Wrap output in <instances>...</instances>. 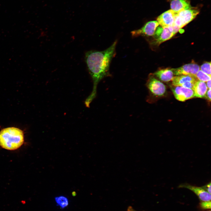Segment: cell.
I'll use <instances>...</instances> for the list:
<instances>
[{
    "instance_id": "8fae6325",
    "label": "cell",
    "mask_w": 211,
    "mask_h": 211,
    "mask_svg": "<svg viewBox=\"0 0 211 211\" xmlns=\"http://www.w3.org/2000/svg\"><path fill=\"white\" fill-rule=\"evenodd\" d=\"M178 187L186 188L191 190L202 201H209L211 200V194L204 189L201 187L196 186L185 183L181 184Z\"/></svg>"
},
{
    "instance_id": "277c9868",
    "label": "cell",
    "mask_w": 211,
    "mask_h": 211,
    "mask_svg": "<svg viewBox=\"0 0 211 211\" xmlns=\"http://www.w3.org/2000/svg\"><path fill=\"white\" fill-rule=\"evenodd\" d=\"M178 31L173 27L158 26L153 35V43L159 45L171 38Z\"/></svg>"
},
{
    "instance_id": "ac0fdd59",
    "label": "cell",
    "mask_w": 211,
    "mask_h": 211,
    "mask_svg": "<svg viewBox=\"0 0 211 211\" xmlns=\"http://www.w3.org/2000/svg\"><path fill=\"white\" fill-rule=\"evenodd\" d=\"M200 206L201 208L204 209H210L211 201H202L200 203Z\"/></svg>"
},
{
    "instance_id": "5b68a950",
    "label": "cell",
    "mask_w": 211,
    "mask_h": 211,
    "mask_svg": "<svg viewBox=\"0 0 211 211\" xmlns=\"http://www.w3.org/2000/svg\"><path fill=\"white\" fill-rule=\"evenodd\" d=\"M146 86L150 92L155 96H163L166 92L165 85L151 75L149 77Z\"/></svg>"
},
{
    "instance_id": "7402d4cb",
    "label": "cell",
    "mask_w": 211,
    "mask_h": 211,
    "mask_svg": "<svg viewBox=\"0 0 211 211\" xmlns=\"http://www.w3.org/2000/svg\"><path fill=\"white\" fill-rule=\"evenodd\" d=\"M127 211H136L134 210L131 206H129L127 209Z\"/></svg>"
},
{
    "instance_id": "5bb4252c",
    "label": "cell",
    "mask_w": 211,
    "mask_h": 211,
    "mask_svg": "<svg viewBox=\"0 0 211 211\" xmlns=\"http://www.w3.org/2000/svg\"><path fill=\"white\" fill-rule=\"evenodd\" d=\"M154 74L161 81L166 82L172 81L174 77L172 71L169 69L160 70L156 72Z\"/></svg>"
},
{
    "instance_id": "44dd1931",
    "label": "cell",
    "mask_w": 211,
    "mask_h": 211,
    "mask_svg": "<svg viewBox=\"0 0 211 211\" xmlns=\"http://www.w3.org/2000/svg\"><path fill=\"white\" fill-rule=\"evenodd\" d=\"M206 85L208 89H211V80L206 82Z\"/></svg>"
},
{
    "instance_id": "ba28073f",
    "label": "cell",
    "mask_w": 211,
    "mask_h": 211,
    "mask_svg": "<svg viewBox=\"0 0 211 211\" xmlns=\"http://www.w3.org/2000/svg\"><path fill=\"white\" fill-rule=\"evenodd\" d=\"M171 89L175 98L179 101H185L195 97L194 91L191 89L175 86Z\"/></svg>"
},
{
    "instance_id": "9a60e30c",
    "label": "cell",
    "mask_w": 211,
    "mask_h": 211,
    "mask_svg": "<svg viewBox=\"0 0 211 211\" xmlns=\"http://www.w3.org/2000/svg\"><path fill=\"white\" fill-rule=\"evenodd\" d=\"M57 205L61 209H64L67 207L69 203V200L67 197L64 196H59L55 198Z\"/></svg>"
},
{
    "instance_id": "8992f818",
    "label": "cell",
    "mask_w": 211,
    "mask_h": 211,
    "mask_svg": "<svg viewBox=\"0 0 211 211\" xmlns=\"http://www.w3.org/2000/svg\"><path fill=\"white\" fill-rule=\"evenodd\" d=\"M159 25V24L156 21L147 22L141 28L131 31L132 36L135 38L140 36H153Z\"/></svg>"
},
{
    "instance_id": "7a4b0ae2",
    "label": "cell",
    "mask_w": 211,
    "mask_h": 211,
    "mask_svg": "<svg viewBox=\"0 0 211 211\" xmlns=\"http://www.w3.org/2000/svg\"><path fill=\"white\" fill-rule=\"evenodd\" d=\"M23 131L15 127L4 129L0 132V146L8 150H14L19 148L24 142Z\"/></svg>"
},
{
    "instance_id": "d6986e66",
    "label": "cell",
    "mask_w": 211,
    "mask_h": 211,
    "mask_svg": "<svg viewBox=\"0 0 211 211\" xmlns=\"http://www.w3.org/2000/svg\"><path fill=\"white\" fill-rule=\"evenodd\" d=\"M204 189L211 194V182L201 187Z\"/></svg>"
},
{
    "instance_id": "30bf717a",
    "label": "cell",
    "mask_w": 211,
    "mask_h": 211,
    "mask_svg": "<svg viewBox=\"0 0 211 211\" xmlns=\"http://www.w3.org/2000/svg\"><path fill=\"white\" fill-rule=\"evenodd\" d=\"M176 14L171 9L169 10L159 16L157 18V21L162 27H173Z\"/></svg>"
},
{
    "instance_id": "9c48e42d",
    "label": "cell",
    "mask_w": 211,
    "mask_h": 211,
    "mask_svg": "<svg viewBox=\"0 0 211 211\" xmlns=\"http://www.w3.org/2000/svg\"><path fill=\"white\" fill-rule=\"evenodd\" d=\"M200 68L198 64L192 63L185 64L178 68L171 69L174 75L176 76L187 75L195 76L200 69Z\"/></svg>"
},
{
    "instance_id": "3957f363",
    "label": "cell",
    "mask_w": 211,
    "mask_h": 211,
    "mask_svg": "<svg viewBox=\"0 0 211 211\" xmlns=\"http://www.w3.org/2000/svg\"><path fill=\"white\" fill-rule=\"evenodd\" d=\"M199 12L197 8L191 7L177 13L173 27L178 30L182 28L194 19Z\"/></svg>"
},
{
    "instance_id": "52a82bcc",
    "label": "cell",
    "mask_w": 211,
    "mask_h": 211,
    "mask_svg": "<svg viewBox=\"0 0 211 211\" xmlns=\"http://www.w3.org/2000/svg\"><path fill=\"white\" fill-rule=\"evenodd\" d=\"M198 80L195 76L181 75L174 76L172 84L175 86H181L193 89L196 81Z\"/></svg>"
},
{
    "instance_id": "e0dca14e",
    "label": "cell",
    "mask_w": 211,
    "mask_h": 211,
    "mask_svg": "<svg viewBox=\"0 0 211 211\" xmlns=\"http://www.w3.org/2000/svg\"><path fill=\"white\" fill-rule=\"evenodd\" d=\"M202 71L211 76V62H206L203 64L200 68Z\"/></svg>"
},
{
    "instance_id": "6da1fadb",
    "label": "cell",
    "mask_w": 211,
    "mask_h": 211,
    "mask_svg": "<svg viewBox=\"0 0 211 211\" xmlns=\"http://www.w3.org/2000/svg\"><path fill=\"white\" fill-rule=\"evenodd\" d=\"M117 43L116 40L103 51L91 50L85 54V61L93 82L92 91L84 102L87 108L89 107L90 104L96 96L98 84L104 78L111 76L109 67L111 61L116 54Z\"/></svg>"
},
{
    "instance_id": "ffe728a7",
    "label": "cell",
    "mask_w": 211,
    "mask_h": 211,
    "mask_svg": "<svg viewBox=\"0 0 211 211\" xmlns=\"http://www.w3.org/2000/svg\"><path fill=\"white\" fill-rule=\"evenodd\" d=\"M209 101H211V89H208L206 93L205 97Z\"/></svg>"
},
{
    "instance_id": "7c38bea8",
    "label": "cell",
    "mask_w": 211,
    "mask_h": 211,
    "mask_svg": "<svg viewBox=\"0 0 211 211\" xmlns=\"http://www.w3.org/2000/svg\"><path fill=\"white\" fill-rule=\"evenodd\" d=\"M170 6L171 10L177 13L191 7L189 0H172Z\"/></svg>"
},
{
    "instance_id": "2e32d148",
    "label": "cell",
    "mask_w": 211,
    "mask_h": 211,
    "mask_svg": "<svg viewBox=\"0 0 211 211\" xmlns=\"http://www.w3.org/2000/svg\"><path fill=\"white\" fill-rule=\"evenodd\" d=\"M195 76L198 80L204 82H206L211 80V76L207 75L200 69Z\"/></svg>"
},
{
    "instance_id": "4fadbf2b",
    "label": "cell",
    "mask_w": 211,
    "mask_h": 211,
    "mask_svg": "<svg viewBox=\"0 0 211 211\" xmlns=\"http://www.w3.org/2000/svg\"><path fill=\"white\" fill-rule=\"evenodd\" d=\"M193 90L194 92L195 97L203 98L205 97L208 88L205 82L197 80L195 84Z\"/></svg>"
}]
</instances>
